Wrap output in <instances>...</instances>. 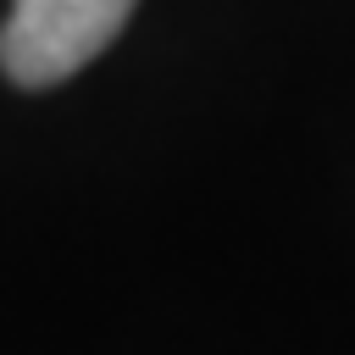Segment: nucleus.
<instances>
[{"mask_svg":"<svg viewBox=\"0 0 355 355\" xmlns=\"http://www.w3.org/2000/svg\"><path fill=\"white\" fill-rule=\"evenodd\" d=\"M133 17V0H11L0 22V72L22 89H50L89 67Z\"/></svg>","mask_w":355,"mask_h":355,"instance_id":"nucleus-1","label":"nucleus"}]
</instances>
